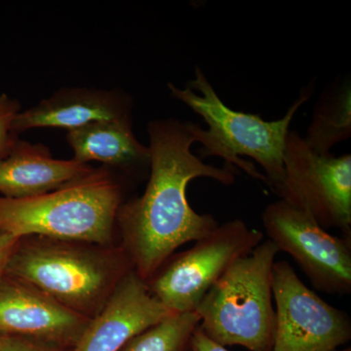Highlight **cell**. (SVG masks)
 <instances>
[{"mask_svg":"<svg viewBox=\"0 0 351 351\" xmlns=\"http://www.w3.org/2000/svg\"><path fill=\"white\" fill-rule=\"evenodd\" d=\"M89 320L36 289L0 277V334L73 350Z\"/></svg>","mask_w":351,"mask_h":351,"instance_id":"10","label":"cell"},{"mask_svg":"<svg viewBox=\"0 0 351 351\" xmlns=\"http://www.w3.org/2000/svg\"><path fill=\"white\" fill-rule=\"evenodd\" d=\"M21 112L18 100L7 94L0 96V159L4 158L12 151L19 138L12 129L13 120Z\"/></svg>","mask_w":351,"mask_h":351,"instance_id":"17","label":"cell"},{"mask_svg":"<svg viewBox=\"0 0 351 351\" xmlns=\"http://www.w3.org/2000/svg\"><path fill=\"white\" fill-rule=\"evenodd\" d=\"M64 348L47 345L22 337L2 335L0 337V351H66Z\"/></svg>","mask_w":351,"mask_h":351,"instance_id":"18","label":"cell"},{"mask_svg":"<svg viewBox=\"0 0 351 351\" xmlns=\"http://www.w3.org/2000/svg\"><path fill=\"white\" fill-rule=\"evenodd\" d=\"M121 202V188L107 169L45 195H0V233L22 239L39 235L63 242L106 244Z\"/></svg>","mask_w":351,"mask_h":351,"instance_id":"3","label":"cell"},{"mask_svg":"<svg viewBox=\"0 0 351 351\" xmlns=\"http://www.w3.org/2000/svg\"><path fill=\"white\" fill-rule=\"evenodd\" d=\"M337 351H351L350 348H346V350H337Z\"/></svg>","mask_w":351,"mask_h":351,"instance_id":"21","label":"cell"},{"mask_svg":"<svg viewBox=\"0 0 351 351\" xmlns=\"http://www.w3.org/2000/svg\"><path fill=\"white\" fill-rule=\"evenodd\" d=\"M199 323L196 313L173 314L134 337L119 351H189Z\"/></svg>","mask_w":351,"mask_h":351,"instance_id":"16","label":"cell"},{"mask_svg":"<svg viewBox=\"0 0 351 351\" xmlns=\"http://www.w3.org/2000/svg\"><path fill=\"white\" fill-rule=\"evenodd\" d=\"M191 351H228L208 338L199 326L196 328L191 339Z\"/></svg>","mask_w":351,"mask_h":351,"instance_id":"19","label":"cell"},{"mask_svg":"<svg viewBox=\"0 0 351 351\" xmlns=\"http://www.w3.org/2000/svg\"><path fill=\"white\" fill-rule=\"evenodd\" d=\"M66 140L75 152L73 158L80 162L99 161L126 171L151 168V152L133 133L131 117L69 131Z\"/></svg>","mask_w":351,"mask_h":351,"instance_id":"14","label":"cell"},{"mask_svg":"<svg viewBox=\"0 0 351 351\" xmlns=\"http://www.w3.org/2000/svg\"><path fill=\"white\" fill-rule=\"evenodd\" d=\"M132 99L119 90L64 88L36 107L19 112L13 120L14 133L34 128H82L94 122L131 117Z\"/></svg>","mask_w":351,"mask_h":351,"instance_id":"12","label":"cell"},{"mask_svg":"<svg viewBox=\"0 0 351 351\" xmlns=\"http://www.w3.org/2000/svg\"><path fill=\"white\" fill-rule=\"evenodd\" d=\"M260 230L240 219H232L197 241L189 250L171 256L149 280V291L173 313H195L209 289L239 258L263 241Z\"/></svg>","mask_w":351,"mask_h":351,"instance_id":"6","label":"cell"},{"mask_svg":"<svg viewBox=\"0 0 351 351\" xmlns=\"http://www.w3.org/2000/svg\"><path fill=\"white\" fill-rule=\"evenodd\" d=\"M20 240L13 235L0 233V277L5 272L7 262Z\"/></svg>","mask_w":351,"mask_h":351,"instance_id":"20","label":"cell"},{"mask_svg":"<svg viewBox=\"0 0 351 351\" xmlns=\"http://www.w3.org/2000/svg\"><path fill=\"white\" fill-rule=\"evenodd\" d=\"M94 168L75 158H53L43 144L18 140L12 151L0 159V195L29 198L45 195L91 174Z\"/></svg>","mask_w":351,"mask_h":351,"instance_id":"13","label":"cell"},{"mask_svg":"<svg viewBox=\"0 0 351 351\" xmlns=\"http://www.w3.org/2000/svg\"><path fill=\"white\" fill-rule=\"evenodd\" d=\"M262 219L269 240L294 258L314 288L350 294L351 239L332 235L306 211L281 199L265 207Z\"/></svg>","mask_w":351,"mask_h":351,"instance_id":"8","label":"cell"},{"mask_svg":"<svg viewBox=\"0 0 351 351\" xmlns=\"http://www.w3.org/2000/svg\"><path fill=\"white\" fill-rule=\"evenodd\" d=\"M189 351H191V350H189Z\"/></svg>","mask_w":351,"mask_h":351,"instance_id":"23","label":"cell"},{"mask_svg":"<svg viewBox=\"0 0 351 351\" xmlns=\"http://www.w3.org/2000/svg\"><path fill=\"white\" fill-rule=\"evenodd\" d=\"M284 175L274 193L304 210L323 228H338L351 239V154H317L297 131H289Z\"/></svg>","mask_w":351,"mask_h":351,"instance_id":"7","label":"cell"},{"mask_svg":"<svg viewBox=\"0 0 351 351\" xmlns=\"http://www.w3.org/2000/svg\"><path fill=\"white\" fill-rule=\"evenodd\" d=\"M350 136V80L339 78L321 93L304 138L313 152L324 154Z\"/></svg>","mask_w":351,"mask_h":351,"instance_id":"15","label":"cell"},{"mask_svg":"<svg viewBox=\"0 0 351 351\" xmlns=\"http://www.w3.org/2000/svg\"><path fill=\"white\" fill-rule=\"evenodd\" d=\"M4 274L85 315L107 294L112 270L105 258L66 242L20 240Z\"/></svg>","mask_w":351,"mask_h":351,"instance_id":"5","label":"cell"},{"mask_svg":"<svg viewBox=\"0 0 351 351\" xmlns=\"http://www.w3.org/2000/svg\"><path fill=\"white\" fill-rule=\"evenodd\" d=\"M151 152L149 180L144 195L119 208L129 257L135 271L149 280L182 245L197 241L219 226L212 215L196 213L186 188L197 178L230 186L239 170L216 167L191 152V122L154 120L147 126Z\"/></svg>","mask_w":351,"mask_h":351,"instance_id":"1","label":"cell"},{"mask_svg":"<svg viewBox=\"0 0 351 351\" xmlns=\"http://www.w3.org/2000/svg\"><path fill=\"white\" fill-rule=\"evenodd\" d=\"M171 95L182 101L207 124L208 129L191 123L195 143L202 147L199 158L218 156L226 165L244 171L274 191L283 180L286 138L295 113L309 100L313 85L302 88L282 119L267 121L260 114L237 112L221 101L199 66L195 80L180 89L168 83Z\"/></svg>","mask_w":351,"mask_h":351,"instance_id":"2","label":"cell"},{"mask_svg":"<svg viewBox=\"0 0 351 351\" xmlns=\"http://www.w3.org/2000/svg\"><path fill=\"white\" fill-rule=\"evenodd\" d=\"M173 314L135 270H128L71 351H119L134 337Z\"/></svg>","mask_w":351,"mask_h":351,"instance_id":"11","label":"cell"},{"mask_svg":"<svg viewBox=\"0 0 351 351\" xmlns=\"http://www.w3.org/2000/svg\"><path fill=\"white\" fill-rule=\"evenodd\" d=\"M278 252L270 240L263 241L235 261L209 289L195 311L208 338L223 348L274 350L272 269Z\"/></svg>","mask_w":351,"mask_h":351,"instance_id":"4","label":"cell"},{"mask_svg":"<svg viewBox=\"0 0 351 351\" xmlns=\"http://www.w3.org/2000/svg\"><path fill=\"white\" fill-rule=\"evenodd\" d=\"M0 337H1V334H0Z\"/></svg>","mask_w":351,"mask_h":351,"instance_id":"22","label":"cell"},{"mask_svg":"<svg viewBox=\"0 0 351 351\" xmlns=\"http://www.w3.org/2000/svg\"><path fill=\"white\" fill-rule=\"evenodd\" d=\"M272 295L276 306L272 351H337L350 341L348 313L321 299L286 261L274 263Z\"/></svg>","mask_w":351,"mask_h":351,"instance_id":"9","label":"cell"}]
</instances>
